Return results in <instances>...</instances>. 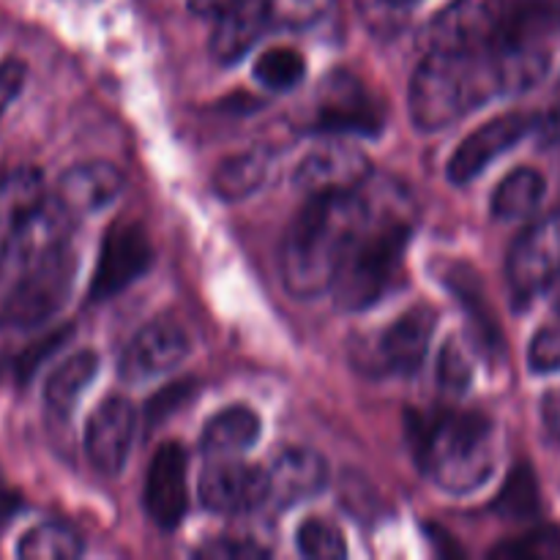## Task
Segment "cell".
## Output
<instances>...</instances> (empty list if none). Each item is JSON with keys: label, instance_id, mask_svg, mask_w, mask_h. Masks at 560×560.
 I'll return each mask as SVG.
<instances>
[{"label": "cell", "instance_id": "obj_41", "mask_svg": "<svg viewBox=\"0 0 560 560\" xmlns=\"http://www.w3.org/2000/svg\"><path fill=\"white\" fill-rule=\"evenodd\" d=\"M388 5H397V9H405V5H416L421 3V0H386Z\"/></svg>", "mask_w": 560, "mask_h": 560}, {"label": "cell", "instance_id": "obj_32", "mask_svg": "<svg viewBox=\"0 0 560 560\" xmlns=\"http://www.w3.org/2000/svg\"><path fill=\"white\" fill-rule=\"evenodd\" d=\"M528 364L536 375L560 372V312L534 334L528 348Z\"/></svg>", "mask_w": 560, "mask_h": 560}, {"label": "cell", "instance_id": "obj_12", "mask_svg": "<svg viewBox=\"0 0 560 560\" xmlns=\"http://www.w3.org/2000/svg\"><path fill=\"white\" fill-rule=\"evenodd\" d=\"M372 167L366 153L353 145H320L306 153L293 173V186L306 197L350 195L359 191L370 178Z\"/></svg>", "mask_w": 560, "mask_h": 560}, {"label": "cell", "instance_id": "obj_25", "mask_svg": "<svg viewBox=\"0 0 560 560\" xmlns=\"http://www.w3.org/2000/svg\"><path fill=\"white\" fill-rule=\"evenodd\" d=\"M98 370V355L93 350H80V353L69 355L60 366H55L52 375L47 377L44 386V399H47L49 410L60 416H69L74 410L80 394L91 386Z\"/></svg>", "mask_w": 560, "mask_h": 560}, {"label": "cell", "instance_id": "obj_23", "mask_svg": "<svg viewBox=\"0 0 560 560\" xmlns=\"http://www.w3.org/2000/svg\"><path fill=\"white\" fill-rule=\"evenodd\" d=\"M257 438H260V419L244 405H233L208 421L202 430V448L217 457H233L255 446Z\"/></svg>", "mask_w": 560, "mask_h": 560}, {"label": "cell", "instance_id": "obj_40", "mask_svg": "<svg viewBox=\"0 0 560 560\" xmlns=\"http://www.w3.org/2000/svg\"><path fill=\"white\" fill-rule=\"evenodd\" d=\"M16 509H20V495L14 490H9V487L0 485V528L14 517Z\"/></svg>", "mask_w": 560, "mask_h": 560}, {"label": "cell", "instance_id": "obj_17", "mask_svg": "<svg viewBox=\"0 0 560 560\" xmlns=\"http://www.w3.org/2000/svg\"><path fill=\"white\" fill-rule=\"evenodd\" d=\"M186 452L180 443H162L145 476V509L159 528H175L186 514Z\"/></svg>", "mask_w": 560, "mask_h": 560}, {"label": "cell", "instance_id": "obj_15", "mask_svg": "<svg viewBox=\"0 0 560 560\" xmlns=\"http://www.w3.org/2000/svg\"><path fill=\"white\" fill-rule=\"evenodd\" d=\"M312 124V129L326 135H377L383 129V113L359 80L334 74L320 91Z\"/></svg>", "mask_w": 560, "mask_h": 560}, {"label": "cell", "instance_id": "obj_31", "mask_svg": "<svg viewBox=\"0 0 560 560\" xmlns=\"http://www.w3.org/2000/svg\"><path fill=\"white\" fill-rule=\"evenodd\" d=\"M492 558L509 560H547L560 558V530L558 528H539L534 534H525L523 539H514L509 545H501L492 550Z\"/></svg>", "mask_w": 560, "mask_h": 560}, {"label": "cell", "instance_id": "obj_8", "mask_svg": "<svg viewBox=\"0 0 560 560\" xmlns=\"http://www.w3.org/2000/svg\"><path fill=\"white\" fill-rule=\"evenodd\" d=\"M438 315L430 306H413L402 312L377 337L355 345V366L377 375H413L421 370L430 353L432 334H435Z\"/></svg>", "mask_w": 560, "mask_h": 560}, {"label": "cell", "instance_id": "obj_4", "mask_svg": "<svg viewBox=\"0 0 560 560\" xmlns=\"http://www.w3.org/2000/svg\"><path fill=\"white\" fill-rule=\"evenodd\" d=\"M560 31V0H454L430 25V49L534 44Z\"/></svg>", "mask_w": 560, "mask_h": 560}, {"label": "cell", "instance_id": "obj_37", "mask_svg": "<svg viewBox=\"0 0 560 560\" xmlns=\"http://www.w3.org/2000/svg\"><path fill=\"white\" fill-rule=\"evenodd\" d=\"M536 135L541 145H560V102L536 120Z\"/></svg>", "mask_w": 560, "mask_h": 560}, {"label": "cell", "instance_id": "obj_29", "mask_svg": "<svg viewBox=\"0 0 560 560\" xmlns=\"http://www.w3.org/2000/svg\"><path fill=\"white\" fill-rule=\"evenodd\" d=\"M495 509L506 520L534 517L536 509H539V490H536V476L528 465H517L512 470L501 495H498Z\"/></svg>", "mask_w": 560, "mask_h": 560}, {"label": "cell", "instance_id": "obj_16", "mask_svg": "<svg viewBox=\"0 0 560 560\" xmlns=\"http://www.w3.org/2000/svg\"><path fill=\"white\" fill-rule=\"evenodd\" d=\"M137 435V410L129 399L107 397L88 419L85 452L93 468L104 476H118L129 463Z\"/></svg>", "mask_w": 560, "mask_h": 560}, {"label": "cell", "instance_id": "obj_39", "mask_svg": "<svg viewBox=\"0 0 560 560\" xmlns=\"http://www.w3.org/2000/svg\"><path fill=\"white\" fill-rule=\"evenodd\" d=\"M246 3V0H189V9L197 11L202 16H217L219 11L230 9V5Z\"/></svg>", "mask_w": 560, "mask_h": 560}, {"label": "cell", "instance_id": "obj_19", "mask_svg": "<svg viewBox=\"0 0 560 560\" xmlns=\"http://www.w3.org/2000/svg\"><path fill=\"white\" fill-rule=\"evenodd\" d=\"M124 191V175L109 162H85L66 170L58 180V200L71 213H96L115 202Z\"/></svg>", "mask_w": 560, "mask_h": 560}, {"label": "cell", "instance_id": "obj_11", "mask_svg": "<svg viewBox=\"0 0 560 560\" xmlns=\"http://www.w3.org/2000/svg\"><path fill=\"white\" fill-rule=\"evenodd\" d=\"M536 120H539L536 113L514 109V113L498 115V118L487 120L485 126L470 131L459 142L454 156L448 159V180L457 186H465L474 178H479L498 156L512 151L520 140H525L536 129Z\"/></svg>", "mask_w": 560, "mask_h": 560}, {"label": "cell", "instance_id": "obj_7", "mask_svg": "<svg viewBox=\"0 0 560 560\" xmlns=\"http://www.w3.org/2000/svg\"><path fill=\"white\" fill-rule=\"evenodd\" d=\"M77 262L69 246L16 273V284L0 304V328H33L58 315L69 299Z\"/></svg>", "mask_w": 560, "mask_h": 560}, {"label": "cell", "instance_id": "obj_33", "mask_svg": "<svg viewBox=\"0 0 560 560\" xmlns=\"http://www.w3.org/2000/svg\"><path fill=\"white\" fill-rule=\"evenodd\" d=\"M470 375H474V366H470L463 345L448 339L441 350V361H438V381H441V386L452 394H463L468 388Z\"/></svg>", "mask_w": 560, "mask_h": 560}, {"label": "cell", "instance_id": "obj_13", "mask_svg": "<svg viewBox=\"0 0 560 560\" xmlns=\"http://www.w3.org/2000/svg\"><path fill=\"white\" fill-rule=\"evenodd\" d=\"M200 503L213 514H246L268 503V474L257 465L219 459L208 465L197 485Z\"/></svg>", "mask_w": 560, "mask_h": 560}, {"label": "cell", "instance_id": "obj_27", "mask_svg": "<svg viewBox=\"0 0 560 560\" xmlns=\"http://www.w3.org/2000/svg\"><path fill=\"white\" fill-rule=\"evenodd\" d=\"M306 74V58L293 47H271L257 58L255 77L271 91H290Z\"/></svg>", "mask_w": 560, "mask_h": 560}, {"label": "cell", "instance_id": "obj_35", "mask_svg": "<svg viewBox=\"0 0 560 560\" xmlns=\"http://www.w3.org/2000/svg\"><path fill=\"white\" fill-rule=\"evenodd\" d=\"M27 66L22 60L9 58L0 60V115L14 104V98L20 96L22 88H25Z\"/></svg>", "mask_w": 560, "mask_h": 560}, {"label": "cell", "instance_id": "obj_10", "mask_svg": "<svg viewBox=\"0 0 560 560\" xmlns=\"http://www.w3.org/2000/svg\"><path fill=\"white\" fill-rule=\"evenodd\" d=\"M153 249L148 233L135 222H118L104 235L91 279V301H109L135 284L151 268Z\"/></svg>", "mask_w": 560, "mask_h": 560}, {"label": "cell", "instance_id": "obj_21", "mask_svg": "<svg viewBox=\"0 0 560 560\" xmlns=\"http://www.w3.org/2000/svg\"><path fill=\"white\" fill-rule=\"evenodd\" d=\"M443 284L452 290L454 295L463 304L465 315H468L470 328H474L476 342L481 345V350H487L490 355H495L501 350V331H498L495 315L490 312V304H487V295L481 293L479 273L470 271L463 262H452L446 273H441Z\"/></svg>", "mask_w": 560, "mask_h": 560}, {"label": "cell", "instance_id": "obj_9", "mask_svg": "<svg viewBox=\"0 0 560 560\" xmlns=\"http://www.w3.org/2000/svg\"><path fill=\"white\" fill-rule=\"evenodd\" d=\"M560 279V208L530 224L506 260V282L517 304H530Z\"/></svg>", "mask_w": 560, "mask_h": 560}, {"label": "cell", "instance_id": "obj_28", "mask_svg": "<svg viewBox=\"0 0 560 560\" xmlns=\"http://www.w3.org/2000/svg\"><path fill=\"white\" fill-rule=\"evenodd\" d=\"M334 0H262V14L271 31H304L331 11Z\"/></svg>", "mask_w": 560, "mask_h": 560}, {"label": "cell", "instance_id": "obj_34", "mask_svg": "<svg viewBox=\"0 0 560 560\" xmlns=\"http://www.w3.org/2000/svg\"><path fill=\"white\" fill-rule=\"evenodd\" d=\"M71 334V328H63V331H52L47 334V337H42L38 342L27 345L25 350H22L20 355H16L14 361H11V366H14V375L20 383H27L33 377V372L42 366L44 359H49V355L55 353V350L60 348V345L66 342V337Z\"/></svg>", "mask_w": 560, "mask_h": 560}, {"label": "cell", "instance_id": "obj_26", "mask_svg": "<svg viewBox=\"0 0 560 560\" xmlns=\"http://www.w3.org/2000/svg\"><path fill=\"white\" fill-rule=\"evenodd\" d=\"M85 545L71 528L58 523H44L27 530L16 545V556L22 560H71L80 558Z\"/></svg>", "mask_w": 560, "mask_h": 560}, {"label": "cell", "instance_id": "obj_14", "mask_svg": "<svg viewBox=\"0 0 560 560\" xmlns=\"http://www.w3.org/2000/svg\"><path fill=\"white\" fill-rule=\"evenodd\" d=\"M191 342L184 326L175 320H153L137 334L120 355V377L126 383H145L167 375L189 355Z\"/></svg>", "mask_w": 560, "mask_h": 560}, {"label": "cell", "instance_id": "obj_3", "mask_svg": "<svg viewBox=\"0 0 560 560\" xmlns=\"http://www.w3.org/2000/svg\"><path fill=\"white\" fill-rule=\"evenodd\" d=\"M416 459L443 492L468 495L492 479L498 465L495 424L485 413H438L416 424Z\"/></svg>", "mask_w": 560, "mask_h": 560}, {"label": "cell", "instance_id": "obj_6", "mask_svg": "<svg viewBox=\"0 0 560 560\" xmlns=\"http://www.w3.org/2000/svg\"><path fill=\"white\" fill-rule=\"evenodd\" d=\"M74 230V213L58 197H42L14 211L11 228L0 246V271L22 273L55 252L66 249Z\"/></svg>", "mask_w": 560, "mask_h": 560}, {"label": "cell", "instance_id": "obj_30", "mask_svg": "<svg viewBox=\"0 0 560 560\" xmlns=\"http://www.w3.org/2000/svg\"><path fill=\"white\" fill-rule=\"evenodd\" d=\"M295 545L304 558L339 560L348 556V545H345V536L339 534L337 525L320 517H312L301 525L299 534H295Z\"/></svg>", "mask_w": 560, "mask_h": 560}, {"label": "cell", "instance_id": "obj_2", "mask_svg": "<svg viewBox=\"0 0 560 560\" xmlns=\"http://www.w3.org/2000/svg\"><path fill=\"white\" fill-rule=\"evenodd\" d=\"M370 213L364 191L310 197L293 219L279 252V271L290 295L317 299L328 293L350 241Z\"/></svg>", "mask_w": 560, "mask_h": 560}, {"label": "cell", "instance_id": "obj_24", "mask_svg": "<svg viewBox=\"0 0 560 560\" xmlns=\"http://www.w3.org/2000/svg\"><path fill=\"white\" fill-rule=\"evenodd\" d=\"M547 195V180L539 170L517 167L492 191V217L501 222H517L530 217Z\"/></svg>", "mask_w": 560, "mask_h": 560}, {"label": "cell", "instance_id": "obj_42", "mask_svg": "<svg viewBox=\"0 0 560 560\" xmlns=\"http://www.w3.org/2000/svg\"><path fill=\"white\" fill-rule=\"evenodd\" d=\"M558 312H560V301H558Z\"/></svg>", "mask_w": 560, "mask_h": 560}, {"label": "cell", "instance_id": "obj_22", "mask_svg": "<svg viewBox=\"0 0 560 560\" xmlns=\"http://www.w3.org/2000/svg\"><path fill=\"white\" fill-rule=\"evenodd\" d=\"M268 170H271V153L252 148V151L235 153V156L219 162V167L213 170L211 186L222 200H246L266 184Z\"/></svg>", "mask_w": 560, "mask_h": 560}, {"label": "cell", "instance_id": "obj_1", "mask_svg": "<svg viewBox=\"0 0 560 560\" xmlns=\"http://www.w3.org/2000/svg\"><path fill=\"white\" fill-rule=\"evenodd\" d=\"M547 69L550 52L536 44L430 49L410 80V118L416 129L443 131L492 98L530 91Z\"/></svg>", "mask_w": 560, "mask_h": 560}, {"label": "cell", "instance_id": "obj_20", "mask_svg": "<svg viewBox=\"0 0 560 560\" xmlns=\"http://www.w3.org/2000/svg\"><path fill=\"white\" fill-rule=\"evenodd\" d=\"M271 31L262 14V0L230 5L219 11L217 27L211 33V55L219 63H235L252 52L257 42Z\"/></svg>", "mask_w": 560, "mask_h": 560}, {"label": "cell", "instance_id": "obj_18", "mask_svg": "<svg viewBox=\"0 0 560 560\" xmlns=\"http://www.w3.org/2000/svg\"><path fill=\"white\" fill-rule=\"evenodd\" d=\"M268 474V501L273 506H295L310 501L328 485V465L310 448H284L271 463Z\"/></svg>", "mask_w": 560, "mask_h": 560}, {"label": "cell", "instance_id": "obj_38", "mask_svg": "<svg viewBox=\"0 0 560 560\" xmlns=\"http://www.w3.org/2000/svg\"><path fill=\"white\" fill-rule=\"evenodd\" d=\"M541 421L552 441H560V392H550L541 402Z\"/></svg>", "mask_w": 560, "mask_h": 560}, {"label": "cell", "instance_id": "obj_5", "mask_svg": "<svg viewBox=\"0 0 560 560\" xmlns=\"http://www.w3.org/2000/svg\"><path fill=\"white\" fill-rule=\"evenodd\" d=\"M408 241V219L402 213L375 211L370 202V213L350 241L328 293H334L337 304L348 312L375 306L402 279Z\"/></svg>", "mask_w": 560, "mask_h": 560}, {"label": "cell", "instance_id": "obj_36", "mask_svg": "<svg viewBox=\"0 0 560 560\" xmlns=\"http://www.w3.org/2000/svg\"><path fill=\"white\" fill-rule=\"evenodd\" d=\"M200 556L206 558H266L268 552L260 550L257 545H252V541L246 539H219V541H211L208 547H202Z\"/></svg>", "mask_w": 560, "mask_h": 560}]
</instances>
